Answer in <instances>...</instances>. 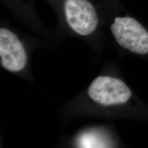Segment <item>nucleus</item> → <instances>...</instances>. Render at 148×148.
Segmentation results:
<instances>
[{
    "label": "nucleus",
    "mask_w": 148,
    "mask_h": 148,
    "mask_svg": "<svg viewBox=\"0 0 148 148\" xmlns=\"http://www.w3.org/2000/svg\"><path fill=\"white\" fill-rule=\"evenodd\" d=\"M77 148H108L106 140L96 132H86L77 141Z\"/></svg>",
    "instance_id": "5"
},
{
    "label": "nucleus",
    "mask_w": 148,
    "mask_h": 148,
    "mask_svg": "<svg viewBox=\"0 0 148 148\" xmlns=\"http://www.w3.org/2000/svg\"><path fill=\"white\" fill-rule=\"evenodd\" d=\"M110 30L122 47L137 54L148 53V32L136 18L116 16L111 24Z\"/></svg>",
    "instance_id": "1"
},
{
    "label": "nucleus",
    "mask_w": 148,
    "mask_h": 148,
    "mask_svg": "<svg viewBox=\"0 0 148 148\" xmlns=\"http://www.w3.org/2000/svg\"><path fill=\"white\" fill-rule=\"evenodd\" d=\"M0 57L3 67L11 72L21 71L27 62L23 43L14 33L5 27L0 29Z\"/></svg>",
    "instance_id": "4"
},
{
    "label": "nucleus",
    "mask_w": 148,
    "mask_h": 148,
    "mask_svg": "<svg viewBox=\"0 0 148 148\" xmlns=\"http://www.w3.org/2000/svg\"><path fill=\"white\" fill-rule=\"evenodd\" d=\"M88 94L99 104L111 106L127 102L132 92L121 79L110 76H99L90 84Z\"/></svg>",
    "instance_id": "3"
},
{
    "label": "nucleus",
    "mask_w": 148,
    "mask_h": 148,
    "mask_svg": "<svg viewBox=\"0 0 148 148\" xmlns=\"http://www.w3.org/2000/svg\"><path fill=\"white\" fill-rule=\"evenodd\" d=\"M62 7L66 23L76 34L88 36L95 32L99 17L89 0H64Z\"/></svg>",
    "instance_id": "2"
}]
</instances>
